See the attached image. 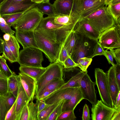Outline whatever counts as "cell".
Instances as JSON below:
<instances>
[{"label":"cell","instance_id":"cell-1","mask_svg":"<svg viewBox=\"0 0 120 120\" xmlns=\"http://www.w3.org/2000/svg\"><path fill=\"white\" fill-rule=\"evenodd\" d=\"M56 16L43 17L34 31L49 39L63 44L72 31H70L62 26L54 23V19Z\"/></svg>","mask_w":120,"mask_h":120},{"label":"cell","instance_id":"cell-2","mask_svg":"<svg viewBox=\"0 0 120 120\" xmlns=\"http://www.w3.org/2000/svg\"><path fill=\"white\" fill-rule=\"evenodd\" d=\"M83 17L101 34L109 28L116 26L114 21L106 6Z\"/></svg>","mask_w":120,"mask_h":120},{"label":"cell","instance_id":"cell-3","mask_svg":"<svg viewBox=\"0 0 120 120\" xmlns=\"http://www.w3.org/2000/svg\"><path fill=\"white\" fill-rule=\"evenodd\" d=\"M43 15L37 8L34 7L24 13L11 26L16 30L34 31Z\"/></svg>","mask_w":120,"mask_h":120},{"label":"cell","instance_id":"cell-4","mask_svg":"<svg viewBox=\"0 0 120 120\" xmlns=\"http://www.w3.org/2000/svg\"><path fill=\"white\" fill-rule=\"evenodd\" d=\"M75 32L76 40L75 44L70 56L75 63L84 57H90L93 53L98 41L90 39L82 34Z\"/></svg>","mask_w":120,"mask_h":120},{"label":"cell","instance_id":"cell-5","mask_svg":"<svg viewBox=\"0 0 120 120\" xmlns=\"http://www.w3.org/2000/svg\"><path fill=\"white\" fill-rule=\"evenodd\" d=\"M34 33L38 48L45 53L50 64L58 62L63 44L49 39L37 31H34Z\"/></svg>","mask_w":120,"mask_h":120},{"label":"cell","instance_id":"cell-6","mask_svg":"<svg viewBox=\"0 0 120 120\" xmlns=\"http://www.w3.org/2000/svg\"><path fill=\"white\" fill-rule=\"evenodd\" d=\"M42 52L38 48L35 47L23 48L19 52L17 62L20 66L42 67Z\"/></svg>","mask_w":120,"mask_h":120},{"label":"cell","instance_id":"cell-7","mask_svg":"<svg viewBox=\"0 0 120 120\" xmlns=\"http://www.w3.org/2000/svg\"><path fill=\"white\" fill-rule=\"evenodd\" d=\"M94 71L95 82L102 101L106 105L114 108L109 89L107 73L99 68L95 69Z\"/></svg>","mask_w":120,"mask_h":120},{"label":"cell","instance_id":"cell-8","mask_svg":"<svg viewBox=\"0 0 120 120\" xmlns=\"http://www.w3.org/2000/svg\"><path fill=\"white\" fill-rule=\"evenodd\" d=\"M106 0H74L72 11L83 17L105 6Z\"/></svg>","mask_w":120,"mask_h":120},{"label":"cell","instance_id":"cell-9","mask_svg":"<svg viewBox=\"0 0 120 120\" xmlns=\"http://www.w3.org/2000/svg\"><path fill=\"white\" fill-rule=\"evenodd\" d=\"M64 75V68L61 63L57 62L50 64L36 83V94L47 84L54 79L63 78Z\"/></svg>","mask_w":120,"mask_h":120},{"label":"cell","instance_id":"cell-10","mask_svg":"<svg viewBox=\"0 0 120 120\" xmlns=\"http://www.w3.org/2000/svg\"><path fill=\"white\" fill-rule=\"evenodd\" d=\"M98 42L104 49L120 48V30L116 26L106 30L101 34Z\"/></svg>","mask_w":120,"mask_h":120},{"label":"cell","instance_id":"cell-11","mask_svg":"<svg viewBox=\"0 0 120 120\" xmlns=\"http://www.w3.org/2000/svg\"><path fill=\"white\" fill-rule=\"evenodd\" d=\"M38 3L30 0L17 2L13 0H5L0 5V14H6L24 11L34 7Z\"/></svg>","mask_w":120,"mask_h":120},{"label":"cell","instance_id":"cell-12","mask_svg":"<svg viewBox=\"0 0 120 120\" xmlns=\"http://www.w3.org/2000/svg\"><path fill=\"white\" fill-rule=\"evenodd\" d=\"M116 109L105 105L101 100L92 104L91 118L92 120H111Z\"/></svg>","mask_w":120,"mask_h":120},{"label":"cell","instance_id":"cell-13","mask_svg":"<svg viewBox=\"0 0 120 120\" xmlns=\"http://www.w3.org/2000/svg\"><path fill=\"white\" fill-rule=\"evenodd\" d=\"M96 85L95 82L91 80L86 72L81 79L80 88L84 99L88 100L92 104H95L97 101L95 88Z\"/></svg>","mask_w":120,"mask_h":120},{"label":"cell","instance_id":"cell-14","mask_svg":"<svg viewBox=\"0 0 120 120\" xmlns=\"http://www.w3.org/2000/svg\"><path fill=\"white\" fill-rule=\"evenodd\" d=\"M78 88H65L53 93L50 94L42 99L44 100L45 103L48 105L58 103L63 100H64L67 102L71 99Z\"/></svg>","mask_w":120,"mask_h":120},{"label":"cell","instance_id":"cell-15","mask_svg":"<svg viewBox=\"0 0 120 120\" xmlns=\"http://www.w3.org/2000/svg\"><path fill=\"white\" fill-rule=\"evenodd\" d=\"M91 39L98 41L101 33L87 22L83 17L75 25L74 29Z\"/></svg>","mask_w":120,"mask_h":120},{"label":"cell","instance_id":"cell-16","mask_svg":"<svg viewBox=\"0 0 120 120\" xmlns=\"http://www.w3.org/2000/svg\"><path fill=\"white\" fill-rule=\"evenodd\" d=\"M83 17L73 11L69 15H56L54 17V22L62 26L65 28L71 31L74 29L77 23Z\"/></svg>","mask_w":120,"mask_h":120},{"label":"cell","instance_id":"cell-17","mask_svg":"<svg viewBox=\"0 0 120 120\" xmlns=\"http://www.w3.org/2000/svg\"><path fill=\"white\" fill-rule=\"evenodd\" d=\"M15 37L23 48L29 47L38 48L35 36L34 31L16 30Z\"/></svg>","mask_w":120,"mask_h":120},{"label":"cell","instance_id":"cell-18","mask_svg":"<svg viewBox=\"0 0 120 120\" xmlns=\"http://www.w3.org/2000/svg\"><path fill=\"white\" fill-rule=\"evenodd\" d=\"M18 75L20 81L30 101L35 98L36 90V82L33 78L20 72Z\"/></svg>","mask_w":120,"mask_h":120},{"label":"cell","instance_id":"cell-19","mask_svg":"<svg viewBox=\"0 0 120 120\" xmlns=\"http://www.w3.org/2000/svg\"><path fill=\"white\" fill-rule=\"evenodd\" d=\"M107 74L109 89L114 108L117 97L120 91V88H119L117 82L113 66L110 68Z\"/></svg>","mask_w":120,"mask_h":120},{"label":"cell","instance_id":"cell-20","mask_svg":"<svg viewBox=\"0 0 120 120\" xmlns=\"http://www.w3.org/2000/svg\"><path fill=\"white\" fill-rule=\"evenodd\" d=\"M16 101V113L17 120H19L23 109L30 101L22 84L20 79L19 80L18 92Z\"/></svg>","mask_w":120,"mask_h":120},{"label":"cell","instance_id":"cell-21","mask_svg":"<svg viewBox=\"0 0 120 120\" xmlns=\"http://www.w3.org/2000/svg\"><path fill=\"white\" fill-rule=\"evenodd\" d=\"M74 0H55L52 4L57 15H69L72 11Z\"/></svg>","mask_w":120,"mask_h":120},{"label":"cell","instance_id":"cell-22","mask_svg":"<svg viewBox=\"0 0 120 120\" xmlns=\"http://www.w3.org/2000/svg\"><path fill=\"white\" fill-rule=\"evenodd\" d=\"M47 67L44 68L20 66V72L26 74L33 79L36 82L46 70Z\"/></svg>","mask_w":120,"mask_h":120},{"label":"cell","instance_id":"cell-23","mask_svg":"<svg viewBox=\"0 0 120 120\" xmlns=\"http://www.w3.org/2000/svg\"><path fill=\"white\" fill-rule=\"evenodd\" d=\"M83 99L79 87L71 99L64 103L62 106V112L70 110H74L77 105Z\"/></svg>","mask_w":120,"mask_h":120},{"label":"cell","instance_id":"cell-24","mask_svg":"<svg viewBox=\"0 0 120 120\" xmlns=\"http://www.w3.org/2000/svg\"><path fill=\"white\" fill-rule=\"evenodd\" d=\"M86 72H85L79 71L76 74L72 77L67 82L65 83L58 89L51 94L67 88H78L80 87L81 79Z\"/></svg>","mask_w":120,"mask_h":120},{"label":"cell","instance_id":"cell-25","mask_svg":"<svg viewBox=\"0 0 120 120\" xmlns=\"http://www.w3.org/2000/svg\"><path fill=\"white\" fill-rule=\"evenodd\" d=\"M65 83L63 78L54 79L47 84L41 88L36 94L35 98L36 99L46 91H52L53 92L58 89Z\"/></svg>","mask_w":120,"mask_h":120},{"label":"cell","instance_id":"cell-26","mask_svg":"<svg viewBox=\"0 0 120 120\" xmlns=\"http://www.w3.org/2000/svg\"><path fill=\"white\" fill-rule=\"evenodd\" d=\"M19 79V75L15 73L8 77L7 79L8 92L12 94L16 98L18 91Z\"/></svg>","mask_w":120,"mask_h":120},{"label":"cell","instance_id":"cell-27","mask_svg":"<svg viewBox=\"0 0 120 120\" xmlns=\"http://www.w3.org/2000/svg\"><path fill=\"white\" fill-rule=\"evenodd\" d=\"M107 8L114 21L116 27L120 29V3L113 5L109 4Z\"/></svg>","mask_w":120,"mask_h":120},{"label":"cell","instance_id":"cell-28","mask_svg":"<svg viewBox=\"0 0 120 120\" xmlns=\"http://www.w3.org/2000/svg\"><path fill=\"white\" fill-rule=\"evenodd\" d=\"M35 7L44 14H45L49 16L57 15L53 4L49 2L38 3Z\"/></svg>","mask_w":120,"mask_h":120},{"label":"cell","instance_id":"cell-29","mask_svg":"<svg viewBox=\"0 0 120 120\" xmlns=\"http://www.w3.org/2000/svg\"><path fill=\"white\" fill-rule=\"evenodd\" d=\"M76 36L74 30L71 31L67 37L63 44L70 56L73 51L75 42Z\"/></svg>","mask_w":120,"mask_h":120},{"label":"cell","instance_id":"cell-30","mask_svg":"<svg viewBox=\"0 0 120 120\" xmlns=\"http://www.w3.org/2000/svg\"><path fill=\"white\" fill-rule=\"evenodd\" d=\"M7 95H0V120H5L7 112L12 106L8 101Z\"/></svg>","mask_w":120,"mask_h":120},{"label":"cell","instance_id":"cell-31","mask_svg":"<svg viewBox=\"0 0 120 120\" xmlns=\"http://www.w3.org/2000/svg\"><path fill=\"white\" fill-rule=\"evenodd\" d=\"M5 41L10 49L18 60L20 47L19 42L15 37L14 35H10L9 40L8 41Z\"/></svg>","mask_w":120,"mask_h":120},{"label":"cell","instance_id":"cell-32","mask_svg":"<svg viewBox=\"0 0 120 120\" xmlns=\"http://www.w3.org/2000/svg\"><path fill=\"white\" fill-rule=\"evenodd\" d=\"M28 10L13 13L0 15L7 24L11 26L20 17Z\"/></svg>","mask_w":120,"mask_h":120},{"label":"cell","instance_id":"cell-33","mask_svg":"<svg viewBox=\"0 0 120 120\" xmlns=\"http://www.w3.org/2000/svg\"><path fill=\"white\" fill-rule=\"evenodd\" d=\"M59 102L51 105L47 104L44 108L38 114V120H47L49 116Z\"/></svg>","mask_w":120,"mask_h":120},{"label":"cell","instance_id":"cell-34","mask_svg":"<svg viewBox=\"0 0 120 120\" xmlns=\"http://www.w3.org/2000/svg\"><path fill=\"white\" fill-rule=\"evenodd\" d=\"M0 71L8 78L15 74L7 65L6 59L2 55L0 56Z\"/></svg>","mask_w":120,"mask_h":120},{"label":"cell","instance_id":"cell-35","mask_svg":"<svg viewBox=\"0 0 120 120\" xmlns=\"http://www.w3.org/2000/svg\"><path fill=\"white\" fill-rule=\"evenodd\" d=\"M3 45V51L2 56L11 63L17 62V59L10 49L4 40Z\"/></svg>","mask_w":120,"mask_h":120},{"label":"cell","instance_id":"cell-36","mask_svg":"<svg viewBox=\"0 0 120 120\" xmlns=\"http://www.w3.org/2000/svg\"><path fill=\"white\" fill-rule=\"evenodd\" d=\"M29 112V120H38V110L37 103L31 101L28 104Z\"/></svg>","mask_w":120,"mask_h":120},{"label":"cell","instance_id":"cell-37","mask_svg":"<svg viewBox=\"0 0 120 120\" xmlns=\"http://www.w3.org/2000/svg\"><path fill=\"white\" fill-rule=\"evenodd\" d=\"M66 102L64 100L61 101L49 116L47 120H56L57 118L62 113L63 105Z\"/></svg>","mask_w":120,"mask_h":120},{"label":"cell","instance_id":"cell-38","mask_svg":"<svg viewBox=\"0 0 120 120\" xmlns=\"http://www.w3.org/2000/svg\"><path fill=\"white\" fill-rule=\"evenodd\" d=\"M92 58L90 57H84L78 60L77 63L78 64L79 67L82 71L87 72V69L90 65L92 60Z\"/></svg>","mask_w":120,"mask_h":120},{"label":"cell","instance_id":"cell-39","mask_svg":"<svg viewBox=\"0 0 120 120\" xmlns=\"http://www.w3.org/2000/svg\"><path fill=\"white\" fill-rule=\"evenodd\" d=\"M11 27L7 24L0 14V29L2 32L11 35H14L15 32L11 29Z\"/></svg>","mask_w":120,"mask_h":120},{"label":"cell","instance_id":"cell-40","mask_svg":"<svg viewBox=\"0 0 120 120\" xmlns=\"http://www.w3.org/2000/svg\"><path fill=\"white\" fill-rule=\"evenodd\" d=\"M76 119L74 110H70L62 112L56 120H75Z\"/></svg>","mask_w":120,"mask_h":120},{"label":"cell","instance_id":"cell-41","mask_svg":"<svg viewBox=\"0 0 120 120\" xmlns=\"http://www.w3.org/2000/svg\"><path fill=\"white\" fill-rule=\"evenodd\" d=\"M62 65L65 69H71L79 67L78 64L75 63L70 56L68 57L63 63Z\"/></svg>","mask_w":120,"mask_h":120},{"label":"cell","instance_id":"cell-42","mask_svg":"<svg viewBox=\"0 0 120 120\" xmlns=\"http://www.w3.org/2000/svg\"><path fill=\"white\" fill-rule=\"evenodd\" d=\"M16 105L15 100L12 106L7 112L5 120H17L16 113Z\"/></svg>","mask_w":120,"mask_h":120},{"label":"cell","instance_id":"cell-43","mask_svg":"<svg viewBox=\"0 0 120 120\" xmlns=\"http://www.w3.org/2000/svg\"><path fill=\"white\" fill-rule=\"evenodd\" d=\"M8 91L7 79L0 78V95L5 96Z\"/></svg>","mask_w":120,"mask_h":120},{"label":"cell","instance_id":"cell-44","mask_svg":"<svg viewBox=\"0 0 120 120\" xmlns=\"http://www.w3.org/2000/svg\"><path fill=\"white\" fill-rule=\"evenodd\" d=\"M69 56L66 49L62 45L59 53L58 62L62 65L63 63Z\"/></svg>","mask_w":120,"mask_h":120},{"label":"cell","instance_id":"cell-45","mask_svg":"<svg viewBox=\"0 0 120 120\" xmlns=\"http://www.w3.org/2000/svg\"><path fill=\"white\" fill-rule=\"evenodd\" d=\"M104 49L101 47L98 42V41L95 46L93 53L90 57L93 58L98 55L104 56Z\"/></svg>","mask_w":120,"mask_h":120},{"label":"cell","instance_id":"cell-46","mask_svg":"<svg viewBox=\"0 0 120 120\" xmlns=\"http://www.w3.org/2000/svg\"><path fill=\"white\" fill-rule=\"evenodd\" d=\"M28 104L24 107L21 112L19 120H29V112Z\"/></svg>","mask_w":120,"mask_h":120},{"label":"cell","instance_id":"cell-47","mask_svg":"<svg viewBox=\"0 0 120 120\" xmlns=\"http://www.w3.org/2000/svg\"><path fill=\"white\" fill-rule=\"evenodd\" d=\"M82 118V120H90L91 118L90 116L89 109L86 104L84 105L83 108Z\"/></svg>","mask_w":120,"mask_h":120},{"label":"cell","instance_id":"cell-48","mask_svg":"<svg viewBox=\"0 0 120 120\" xmlns=\"http://www.w3.org/2000/svg\"><path fill=\"white\" fill-rule=\"evenodd\" d=\"M117 63L120 64V48L109 49Z\"/></svg>","mask_w":120,"mask_h":120},{"label":"cell","instance_id":"cell-49","mask_svg":"<svg viewBox=\"0 0 120 120\" xmlns=\"http://www.w3.org/2000/svg\"><path fill=\"white\" fill-rule=\"evenodd\" d=\"M115 75L119 88H120V64L116 63L113 66Z\"/></svg>","mask_w":120,"mask_h":120},{"label":"cell","instance_id":"cell-50","mask_svg":"<svg viewBox=\"0 0 120 120\" xmlns=\"http://www.w3.org/2000/svg\"><path fill=\"white\" fill-rule=\"evenodd\" d=\"M107 49L104 50V56L106 57L109 63L111 64L112 66L114 65L113 63V57L110 51Z\"/></svg>","mask_w":120,"mask_h":120},{"label":"cell","instance_id":"cell-51","mask_svg":"<svg viewBox=\"0 0 120 120\" xmlns=\"http://www.w3.org/2000/svg\"><path fill=\"white\" fill-rule=\"evenodd\" d=\"M36 103L37 105L38 114L46 106L47 104L45 103L44 100L42 99L37 100Z\"/></svg>","mask_w":120,"mask_h":120},{"label":"cell","instance_id":"cell-52","mask_svg":"<svg viewBox=\"0 0 120 120\" xmlns=\"http://www.w3.org/2000/svg\"><path fill=\"white\" fill-rule=\"evenodd\" d=\"M116 109L111 120H120V107Z\"/></svg>","mask_w":120,"mask_h":120},{"label":"cell","instance_id":"cell-53","mask_svg":"<svg viewBox=\"0 0 120 120\" xmlns=\"http://www.w3.org/2000/svg\"><path fill=\"white\" fill-rule=\"evenodd\" d=\"M120 107V91L117 97L115 106L114 108L116 109Z\"/></svg>","mask_w":120,"mask_h":120},{"label":"cell","instance_id":"cell-54","mask_svg":"<svg viewBox=\"0 0 120 120\" xmlns=\"http://www.w3.org/2000/svg\"><path fill=\"white\" fill-rule=\"evenodd\" d=\"M4 40L5 41H8L10 38V35L8 34L5 33L3 36Z\"/></svg>","mask_w":120,"mask_h":120},{"label":"cell","instance_id":"cell-55","mask_svg":"<svg viewBox=\"0 0 120 120\" xmlns=\"http://www.w3.org/2000/svg\"><path fill=\"white\" fill-rule=\"evenodd\" d=\"M4 41V40L3 41L0 40V54L3 53V44Z\"/></svg>","mask_w":120,"mask_h":120},{"label":"cell","instance_id":"cell-56","mask_svg":"<svg viewBox=\"0 0 120 120\" xmlns=\"http://www.w3.org/2000/svg\"><path fill=\"white\" fill-rule=\"evenodd\" d=\"M120 3V0H112L110 4L113 5Z\"/></svg>","mask_w":120,"mask_h":120},{"label":"cell","instance_id":"cell-57","mask_svg":"<svg viewBox=\"0 0 120 120\" xmlns=\"http://www.w3.org/2000/svg\"><path fill=\"white\" fill-rule=\"evenodd\" d=\"M0 78L8 79V78L0 71Z\"/></svg>","mask_w":120,"mask_h":120},{"label":"cell","instance_id":"cell-58","mask_svg":"<svg viewBox=\"0 0 120 120\" xmlns=\"http://www.w3.org/2000/svg\"><path fill=\"white\" fill-rule=\"evenodd\" d=\"M112 0H106L105 6H107L108 4H110Z\"/></svg>","mask_w":120,"mask_h":120},{"label":"cell","instance_id":"cell-59","mask_svg":"<svg viewBox=\"0 0 120 120\" xmlns=\"http://www.w3.org/2000/svg\"><path fill=\"white\" fill-rule=\"evenodd\" d=\"M50 0H43V2H49Z\"/></svg>","mask_w":120,"mask_h":120},{"label":"cell","instance_id":"cell-60","mask_svg":"<svg viewBox=\"0 0 120 120\" xmlns=\"http://www.w3.org/2000/svg\"><path fill=\"white\" fill-rule=\"evenodd\" d=\"M17 2H20L23 1L24 0H13Z\"/></svg>","mask_w":120,"mask_h":120},{"label":"cell","instance_id":"cell-61","mask_svg":"<svg viewBox=\"0 0 120 120\" xmlns=\"http://www.w3.org/2000/svg\"><path fill=\"white\" fill-rule=\"evenodd\" d=\"M5 0H0V5Z\"/></svg>","mask_w":120,"mask_h":120},{"label":"cell","instance_id":"cell-62","mask_svg":"<svg viewBox=\"0 0 120 120\" xmlns=\"http://www.w3.org/2000/svg\"><path fill=\"white\" fill-rule=\"evenodd\" d=\"M0 40L2 41L4 40L0 37Z\"/></svg>","mask_w":120,"mask_h":120}]
</instances>
